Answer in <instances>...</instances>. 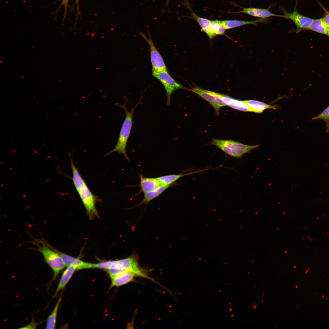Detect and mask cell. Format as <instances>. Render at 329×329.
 <instances>
[{
	"instance_id": "cell-2",
	"label": "cell",
	"mask_w": 329,
	"mask_h": 329,
	"mask_svg": "<svg viewBox=\"0 0 329 329\" xmlns=\"http://www.w3.org/2000/svg\"><path fill=\"white\" fill-rule=\"evenodd\" d=\"M71 161L73 173L72 178L74 186L86 208L90 219L98 216L95 207L97 197L93 194L90 190L84 180L80 175L78 169L75 166L72 159L71 154L69 153Z\"/></svg>"
},
{
	"instance_id": "cell-9",
	"label": "cell",
	"mask_w": 329,
	"mask_h": 329,
	"mask_svg": "<svg viewBox=\"0 0 329 329\" xmlns=\"http://www.w3.org/2000/svg\"><path fill=\"white\" fill-rule=\"evenodd\" d=\"M295 7L292 12H289L283 8L281 10L284 14V18L290 19L294 23L298 33L302 30L308 29L313 19L300 14L297 11Z\"/></svg>"
},
{
	"instance_id": "cell-1",
	"label": "cell",
	"mask_w": 329,
	"mask_h": 329,
	"mask_svg": "<svg viewBox=\"0 0 329 329\" xmlns=\"http://www.w3.org/2000/svg\"><path fill=\"white\" fill-rule=\"evenodd\" d=\"M94 268L107 270L111 278L126 272L135 273L137 276L149 279L155 281L140 266L137 258L135 256L117 260L108 261L93 264Z\"/></svg>"
},
{
	"instance_id": "cell-5",
	"label": "cell",
	"mask_w": 329,
	"mask_h": 329,
	"mask_svg": "<svg viewBox=\"0 0 329 329\" xmlns=\"http://www.w3.org/2000/svg\"><path fill=\"white\" fill-rule=\"evenodd\" d=\"M44 243L42 246H38L37 250L41 253L45 262L52 269L53 276L52 281H53L56 279L61 271L66 266L60 256L53 248L46 243Z\"/></svg>"
},
{
	"instance_id": "cell-6",
	"label": "cell",
	"mask_w": 329,
	"mask_h": 329,
	"mask_svg": "<svg viewBox=\"0 0 329 329\" xmlns=\"http://www.w3.org/2000/svg\"><path fill=\"white\" fill-rule=\"evenodd\" d=\"M152 75L162 83L165 90L167 105L170 104L171 96L174 91L180 89H188L177 82L170 75L167 70L154 73Z\"/></svg>"
},
{
	"instance_id": "cell-26",
	"label": "cell",
	"mask_w": 329,
	"mask_h": 329,
	"mask_svg": "<svg viewBox=\"0 0 329 329\" xmlns=\"http://www.w3.org/2000/svg\"><path fill=\"white\" fill-rule=\"evenodd\" d=\"M323 18L329 30V12L327 11Z\"/></svg>"
},
{
	"instance_id": "cell-23",
	"label": "cell",
	"mask_w": 329,
	"mask_h": 329,
	"mask_svg": "<svg viewBox=\"0 0 329 329\" xmlns=\"http://www.w3.org/2000/svg\"><path fill=\"white\" fill-rule=\"evenodd\" d=\"M210 28L211 31L215 35L224 34L226 30L220 20H211Z\"/></svg>"
},
{
	"instance_id": "cell-3",
	"label": "cell",
	"mask_w": 329,
	"mask_h": 329,
	"mask_svg": "<svg viewBox=\"0 0 329 329\" xmlns=\"http://www.w3.org/2000/svg\"><path fill=\"white\" fill-rule=\"evenodd\" d=\"M124 98L125 103L124 104L122 105L118 102L115 104V106L119 107L124 110L125 112L126 116L122 126L119 136L115 147L113 150L107 154L105 156L113 152H117L120 154H122L125 158L129 161V159L126 152V146L132 127L133 114L141 98H140L139 101L134 107L131 108L129 111H128L127 109V98L125 97Z\"/></svg>"
},
{
	"instance_id": "cell-27",
	"label": "cell",
	"mask_w": 329,
	"mask_h": 329,
	"mask_svg": "<svg viewBox=\"0 0 329 329\" xmlns=\"http://www.w3.org/2000/svg\"><path fill=\"white\" fill-rule=\"evenodd\" d=\"M76 4L77 5V9L78 10L79 8V0H76Z\"/></svg>"
},
{
	"instance_id": "cell-10",
	"label": "cell",
	"mask_w": 329,
	"mask_h": 329,
	"mask_svg": "<svg viewBox=\"0 0 329 329\" xmlns=\"http://www.w3.org/2000/svg\"><path fill=\"white\" fill-rule=\"evenodd\" d=\"M269 7L267 9H262L255 8L242 7L241 11L234 12V13H241L247 14L249 15L261 19H267L272 16H278L284 18V15L274 14L270 12Z\"/></svg>"
},
{
	"instance_id": "cell-17",
	"label": "cell",
	"mask_w": 329,
	"mask_h": 329,
	"mask_svg": "<svg viewBox=\"0 0 329 329\" xmlns=\"http://www.w3.org/2000/svg\"><path fill=\"white\" fill-rule=\"evenodd\" d=\"M77 270H78L77 267L74 266L70 265L67 267V268L62 274L53 297L55 296L61 290L65 287L75 271Z\"/></svg>"
},
{
	"instance_id": "cell-12",
	"label": "cell",
	"mask_w": 329,
	"mask_h": 329,
	"mask_svg": "<svg viewBox=\"0 0 329 329\" xmlns=\"http://www.w3.org/2000/svg\"><path fill=\"white\" fill-rule=\"evenodd\" d=\"M140 183L138 186L140 188V192L144 193L153 190L161 185L157 178L144 177L142 174H139Z\"/></svg>"
},
{
	"instance_id": "cell-24",
	"label": "cell",
	"mask_w": 329,
	"mask_h": 329,
	"mask_svg": "<svg viewBox=\"0 0 329 329\" xmlns=\"http://www.w3.org/2000/svg\"><path fill=\"white\" fill-rule=\"evenodd\" d=\"M312 120L320 119L324 120L326 123V132H329V106L324 110L321 113L313 117Z\"/></svg>"
},
{
	"instance_id": "cell-22",
	"label": "cell",
	"mask_w": 329,
	"mask_h": 329,
	"mask_svg": "<svg viewBox=\"0 0 329 329\" xmlns=\"http://www.w3.org/2000/svg\"><path fill=\"white\" fill-rule=\"evenodd\" d=\"M61 300V297H60L57 302L52 313L48 317L46 321V329L55 328L57 314Z\"/></svg>"
},
{
	"instance_id": "cell-8",
	"label": "cell",
	"mask_w": 329,
	"mask_h": 329,
	"mask_svg": "<svg viewBox=\"0 0 329 329\" xmlns=\"http://www.w3.org/2000/svg\"><path fill=\"white\" fill-rule=\"evenodd\" d=\"M149 38L142 33L141 34L149 44L150 50V57L152 67V73L167 70L166 65L160 53L157 50L148 32Z\"/></svg>"
},
{
	"instance_id": "cell-13",
	"label": "cell",
	"mask_w": 329,
	"mask_h": 329,
	"mask_svg": "<svg viewBox=\"0 0 329 329\" xmlns=\"http://www.w3.org/2000/svg\"><path fill=\"white\" fill-rule=\"evenodd\" d=\"M214 169L213 168L203 169L192 171L185 174L181 173L178 174H175L165 175L161 176L157 178L161 185H169L174 184V183H175L176 181L184 176L201 172L207 170Z\"/></svg>"
},
{
	"instance_id": "cell-14",
	"label": "cell",
	"mask_w": 329,
	"mask_h": 329,
	"mask_svg": "<svg viewBox=\"0 0 329 329\" xmlns=\"http://www.w3.org/2000/svg\"><path fill=\"white\" fill-rule=\"evenodd\" d=\"M220 21L226 30L235 28L246 25H255L259 23H266L268 22L267 19L261 18L252 21L232 20H220Z\"/></svg>"
},
{
	"instance_id": "cell-16",
	"label": "cell",
	"mask_w": 329,
	"mask_h": 329,
	"mask_svg": "<svg viewBox=\"0 0 329 329\" xmlns=\"http://www.w3.org/2000/svg\"><path fill=\"white\" fill-rule=\"evenodd\" d=\"M137 277L133 272L128 271L123 273L115 276L112 277L111 287H119L125 285L134 280L135 278Z\"/></svg>"
},
{
	"instance_id": "cell-19",
	"label": "cell",
	"mask_w": 329,
	"mask_h": 329,
	"mask_svg": "<svg viewBox=\"0 0 329 329\" xmlns=\"http://www.w3.org/2000/svg\"><path fill=\"white\" fill-rule=\"evenodd\" d=\"M173 185L172 184L169 185H161L153 190L144 193L143 199L137 206H140L143 204H146L147 205L151 201L158 197L165 190L171 187Z\"/></svg>"
},
{
	"instance_id": "cell-7",
	"label": "cell",
	"mask_w": 329,
	"mask_h": 329,
	"mask_svg": "<svg viewBox=\"0 0 329 329\" xmlns=\"http://www.w3.org/2000/svg\"><path fill=\"white\" fill-rule=\"evenodd\" d=\"M190 90L209 103L214 108L217 115H219L220 108L226 104L222 101V94L195 87Z\"/></svg>"
},
{
	"instance_id": "cell-21",
	"label": "cell",
	"mask_w": 329,
	"mask_h": 329,
	"mask_svg": "<svg viewBox=\"0 0 329 329\" xmlns=\"http://www.w3.org/2000/svg\"><path fill=\"white\" fill-rule=\"evenodd\" d=\"M308 29L329 36V30L323 18L313 19Z\"/></svg>"
},
{
	"instance_id": "cell-25",
	"label": "cell",
	"mask_w": 329,
	"mask_h": 329,
	"mask_svg": "<svg viewBox=\"0 0 329 329\" xmlns=\"http://www.w3.org/2000/svg\"><path fill=\"white\" fill-rule=\"evenodd\" d=\"M69 0H62L61 4L57 10H58L60 7L62 6H63L64 7V13L63 20H64L66 17Z\"/></svg>"
},
{
	"instance_id": "cell-11",
	"label": "cell",
	"mask_w": 329,
	"mask_h": 329,
	"mask_svg": "<svg viewBox=\"0 0 329 329\" xmlns=\"http://www.w3.org/2000/svg\"><path fill=\"white\" fill-rule=\"evenodd\" d=\"M53 248L60 256L66 267L70 265L74 266L77 267L78 270L94 268L93 264L82 261L78 258L61 252Z\"/></svg>"
},
{
	"instance_id": "cell-20",
	"label": "cell",
	"mask_w": 329,
	"mask_h": 329,
	"mask_svg": "<svg viewBox=\"0 0 329 329\" xmlns=\"http://www.w3.org/2000/svg\"><path fill=\"white\" fill-rule=\"evenodd\" d=\"M191 18L195 20L199 24L202 31L205 32L210 39L214 38L215 35L211 30L210 25L211 20L197 16L193 12L191 14Z\"/></svg>"
},
{
	"instance_id": "cell-18",
	"label": "cell",
	"mask_w": 329,
	"mask_h": 329,
	"mask_svg": "<svg viewBox=\"0 0 329 329\" xmlns=\"http://www.w3.org/2000/svg\"><path fill=\"white\" fill-rule=\"evenodd\" d=\"M249 108L250 111L260 113L267 109L276 110L278 109L277 105H271L255 100L244 101Z\"/></svg>"
},
{
	"instance_id": "cell-15",
	"label": "cell",
	"mask_w": 329,
	"mask_h": 329,
	"mask_svg": "<svg viewBox=\"0 0 329 329\" xmlns=\"http://www.w3.org/2000/svg\"><path fill=\"white\" fill-rule=\"evenodd\" d=\"M221 98L226 105L230 107L241 111L250 112L249 107L244 101L236 99L223 94Z\"/></svg>"
},
{
	"instance_id": "cell-4",
	"label": "cell",
	"mask_w": 329,
	"mask_h": 329,
	"mask_svg": "<svg viewBox=\"0 0 329 329\" xmlns=\"http://www.w3.org/2000/svg\"><path fill=\"white\" fill-rule=\"evenodd\" d=\"M210 144L216 146L226 154L241 159L245 154L259 147L260 145H247L231 140L213 139Z\"/></svg>"
}]
</instances>
